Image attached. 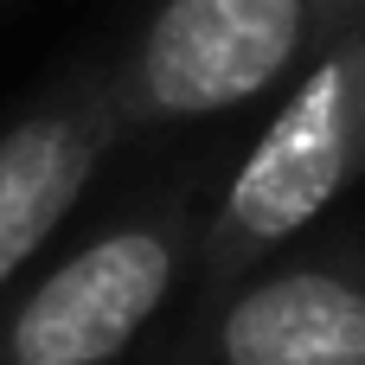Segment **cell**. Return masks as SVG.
Instances as JSON below:
<instances>
[{
    "instance_id": "6da1fadb",
    "label": "cell",
    "mask_w": 365,
    "mask_h": 365,
    "mask_svg": "<svg viewBox=\"0 0 365 365\" xmlns=\"http://www.w3.org/2000/svg\"><path fill=\"white\" fill-rule=\"evenodd\" d=\"M365 180V26L334 38L269 109L199 231V308L282 257Z\"/></svg>"
},
{
    "instance_id": "7a4b0ae2",
    "label": "cell",
    "mask_w": 365,
    "mask_h": 365,
    "mask_svg": "<svg viewBox=\"0 0 365 365\" xmlns=\"http://www.w3.org/2000/svg\"><path fill=\"white\" fill-rule=\"evenodd\" d=\"M353 26L365 0H154L109 64V96L128 135L237 115L282 96Z\"/></svg>"
},
{
    "instance_id": "3957f363",
    "label": "cell",
    "mask_w": 365,
    "mask_h": 365,
    "mask_svg": "<svg viewBox=\"0 0 365 365\" xmlns=\"http://www.w3.org/2000/svg\"><path fill=\"white\" fill-rule=\"evenodd\" d=\"M199 231L205 212L186 192H160L83 237L0 295V365H122L199 263Z\"/></svg>"
},
{
    "instance_id": "277c9868",
    "label": "cell",
    "mask_w": 365,
    "mask_h": 365,
    "mask_svg": "<svg viewBox=\"0 0 365 365\" xmlns=\"http://www.w3.org/2000/svg\"><path fill=\"white\" fill-rule=\"evenodd\" d=\"M199 365H365V257L353 244L269 257L205 302Z\"/></svg>"
},
{
    "instance_id": "5b68a950",
    "label": "cell",
    "mask_w": 365,
    "mask_h": 365,
    "mask_svg": "<svg viewBox=\"0 0 365 365\" xmlns=\"http://www.w3.org/2000/svg\"><path fill=\"white\" fill-rule=\"evenodd\" d=\"M122 141L128 128L109 96V64L71 71L51 96H38L0 128V295L58 237V225L90 192L96 167Z\"/></svg>"
}]
</instances>
